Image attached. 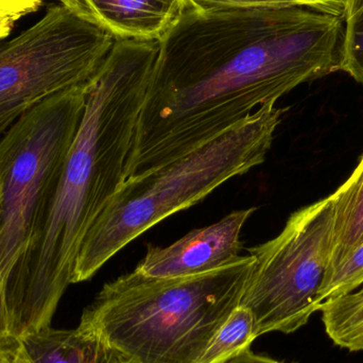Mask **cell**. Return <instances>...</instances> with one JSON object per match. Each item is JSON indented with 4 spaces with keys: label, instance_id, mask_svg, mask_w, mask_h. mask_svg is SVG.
Returning <instances> with one entry per match:
<instances>
[{
    "label": "cell",
    "instance_id": "cell-1",
    "mask_svg": "<svg viewBox=\"0 0 363 363\" xmlns=\"http://www.w3.org/2000/svg\"><path fill=\"white\" fill-rule=\"evenodd\" d=\"M345 18L307 6L202 12L160 40L125 179L180 159L341 67Z\"/></svg>",
    "mask_w": 363,
    "mask_h": 363
},
{
    "label": "cell",
    "instance_id": "cell-2",
    "mask_svg": "<svg viewBox=\"0 0 363 363\" xmlns=\"http://www.w3.org/2000/svg\"><path fill=\"white\" fill-rule=\"evenodd\" d=\"M160 40L116 38L87 82L84 114L40 232L6 284L11 332L51 326L85 235L121 184Z\"/></svg>",
    "mask_w": 363,
    "mask_h": 363
},
{
    "label": "cell",
    "instance_id": "cell-3",
    "mask_svg": "<svg viewBox=\"0 0 363 363\" xmlns=\"http://www.w3.org/2000/svg\"><path fill=\"white\" fill-rule=\"evenodd\" d=\"M251 255L211 272L157 279L134 270L106 284L78 328L99 339L119 363H196L240 304Z\"/></svg>",
    "mask_w": 363,
    "mask_h": 363
},
{
    "label": "cell",
    "instance_id": "cell-4",
    "mask_svg": "<svg viewBox=\"0 0 363 363\" xmlns=\"http://www.w3.org/2000/svg\"><path fill=\"white\" fill-rule=\"evenodd\" d=\"M281 114L275 104L262 106L180 159L125 179L85 235L72 284L89 281L149 228L264 163Z\"/></svg>",
    "mask_w": 363,
    "mask_h": 363
},
{
    "label": "cell",
    "instance_id": "cell-5",
    "mask_svg": "<svg viewBox=\"0 0 363 363\" xmlns=\"http://www.w3.org/2000/svg\"><path fill=\"white\" fill-rule=\"evenodd\" d=\"M87 82L51 96L0 138V272L8 279L44 223L82 121Z\"/></svg>",
    "mask_w": 363,
    "mask_h": 363
},
{
    "label": "cell",
    "instance_id": "cell-6",
    "mask_svg": "<svg viewBox=\"0 0 363 363\" xmlns=\"http://www.w3.org/2000/svg\"><path fill=\"white\" fill-rule=\"evenodd\" d=\"M332 196L292 213L275 238L249 250L255 260L240 306L253 315L256 339L300 330L323 301L334 242Z\"/></svg>",
    "mask_w": 363,
    "mask_h": 363
},
{
    "label": "cell",
    "instance_id": "cell-7",
    "mask_svg": "<svg viewBox=\"0 0 363 363\" xmlns=\"http://www.w3.org/2000/svg\"><path fill=\"white\" fill-rule=\"evenodd\" d=\"M115 40L101 23L59 4L0 43V138L51 96L86 83Z\"/></svg>",
    "mask_w": 363,
    "mask_h": 363
},
{
    "label": "cell",
    "instance_id": "cell-8",
    "mask_svg": "<svg viewBox=\"0 0 363 363\" xmlns=\"http://www.w3.org/2000/svg\"><path fill=\"white\" fill-rule=\"evenodd\" d=\"M255 207L239 209L220 221L191 230L166 247L149 245L135 271L157 279L192 277L228 266L241 257V230Z\"/></svg>",
    "mask_w": 363,
    "mask_h": 363
},
{
    "label": "cell",
    "instance_id": "cell-9",
    "mask_svg": "<svg viewBox=\"0 0 363 363\" xmlns=\"http://www.w3.org/2000/svg\"><path fill=\"white\" fill-rule=\"evenodd\" d=\"M116 38L160 40L179 21L187 0H85Z\"/></svg>",
    "mask_w": 363,
    "mask_h": 363
},
{
    "label": "cell",
    "instance_id": "cell-10",
    "mask_svg": "<svg viewBox=\"0 0 363 363\" xmlns=\"http://www.w3.org/2000/svg\"><path fill=\"white\" fill-rule=\"evenodd\" d=\"M32 363H119L93 335L47 328L21 339Z\"/></svg>",
    "mask_w": 363,
    "mask_h": 363
},
{
    "label": "cell",
    "instance_id": "cell-11",
    "mask_svg": "<svg viewBox=\"0 0 363 363\" xmlns=\"http://www.w3.org/2000/svg\"><path fill=\"white\" fill-rule=\"evenodd\" d=\"M334 242L330 269L363 242V157L349 180L334 194Z\"/></svg>",
    "mask_w": 363,
    "mask_h": 363
},
{
    "label": "cell",
    "instance_id": "cell-12",
    "mask_svg": "<svg viewBox=\"0 0 363 363\" xmlns=\"http://www.w3.org/2000/svg\"><path fill=\"white\" fill-rule=\"evenodd\" d=\"M322 321L330 340L350 352L363 351V287L322 304Z\"/></svg>",
    "mask_w": 363,
    "mask_h": 363
},
{
    "label": "cell",
    "instance_id": "cell-13",
    "mask_svg": "<svg viewBox=\"0 0 363 363\" xmlns=\"http://www.w3.org/2000/svg\"><path fill=\"white\" fill-rule=\"evenodd\" d=\"M255 339L253 315L239 305L215 333L196 363H223L249 350Z\"/></svg>",
    "mask_w": 363,
    "mask_h": 363
},
{
    "label": "cell",
    "instance_id": "cell-14",
    "mask_svg": "<svg viewBox=\"0 0 363 363\" xmlns=\"http://www.w3.org/2000/svg\"><path fill=\"white\" fill-rule=\"evenodd\" d=\"M363 285V242L334 268L330 269L322 287L323 302L356 291Z\"/></svg>",
    "mask_w": 363,
    "mask_h": 363
},
{
    "label": "cell",
    "instance_id": "cell-15",
    "mask_svg": "<svg viewBox=\"0 0 363 363\" xmlns=\"http://www.w3.org/2000/svg\"><path fill=\"white\" fill-rule=\"evenodd\" d=\"M340 70L363 85V0H355L345 16Z\"/></svg>",
    "mask_w": 363,
    "mask_h": 363
},
{
    "label": "cell",
    "instance_id": "cell-16",
    "mask_svg": "<svg viewBox=\"0 0 363 363\" xmlns=\"http://www.w3.org/2000/svg\"><path fill=\"white\" fill-rule=\"evenodd\" d=\"M186 4H189L196 10L202 11V12L277 8V6H298L311 8V6L305 0H187Z\"/></svg>",
    "mask_w": 363,
    "mask_h": 363
},
{
    "label": "cell",
    "instance_id": "cell-17",
    "mask_svg": "<svg viewBox=\"0 0 363 363\" xmlns=\"http://www.w3.org/2000/svg\"><path fill=\"white\" fill-rule=\"evenodd\" d=\"M43 2L44 0H0V17H11L18 21L38 11Z\"/></svg>",
    "mask_w": 363,
    "mask_h": 363
},
{
    "label": "cell",
    "instance_id": "cell-18",
    "mask_svg": "<svg viewBox=\"0 0 363 363\" xmlns=\"http://www.w3.org/2000/svg\"><path fill=\"white\" fill-rule=\"evenodd\" d=\"M0 363H32L21 339L11 337L0 342Z\"/></svg>",
    "mask_w": 363,
    "mask_h": 363
},
{
    "label": "cell",
    "instance_id": "cell-19",
    "mask_svg": "<svg viewBox=\"0 0 363 363\" xmlns=\"http://www.w3.org/2000/svg\"><path fill=\"white\" fill-rule=\"evenodd\" d=\"M6 284H8V279L0 272V342L14 337L11 334L8 300H6Z\"/></svg>",
    "mask_w": 363,
    "mask_h": 363
},
{
    "label": "cell",
    "instance_id": "cell-20",
    "mask_svg": "<svg viewBox=\"0 0 363 363\" xmlns=\"http://www.w3.org/2000/svg\"><path fill=\"white\" fill-rule=\"evenodd\" d=\"M311 8L338 15L345 18L355 0H305Z\"/></svg>",
    "mask_w": 363,
    "mask_h": 363
},
{
    "label": "cell",
    "instance_id": "cell-21",
    "mask_svg": "<svg viewBox=\"0 0 363 363\" xmlns=\"http://www.w3.org/2000/svg\"><path fill=\"white\" fill-rule=\"evenodd\" d=\"M223 363H284L277 362V360L271 359L264 356L256 355L252 353L251 350H245L241 353L237 354L230 359L226 360Z\"/></svg>",
    "mask_w": 363,
    "mask_h": 363
},
{
    "label": "cell",
    "instance_id": "cell-22",
    "mask_svg": "<svg viewBox=\"0 0 363 363\" xmlns=\"http://www.w3.org/2000/svg\"><path fill=\"white\" fill-rule=\"evenodd\" d=\"M57 1L61 2V4H63V6L72 9V10L78 12L79 14L97 21V19L94 17L93 13H91V9L87 6L85 0H57Z\"/></svg>",
    "mask_w": 363,
    "mask_h": 363
},
{
    "label": "cell",
    "instance_id": "cell-23",
    "mask_svg": "<svg viewBox=\"0 0 363 363\" xmlns=\"http://www.w3.org/2000/svg\"><path fill=\"white\" fill-rule=\"evenodd\" d=\"M15 19L11 17H0V40H4L10 35L13 27H14Z\"/></svg>",
    "mask_w": 363,
    "mask_h": 363
}]
</instances>
